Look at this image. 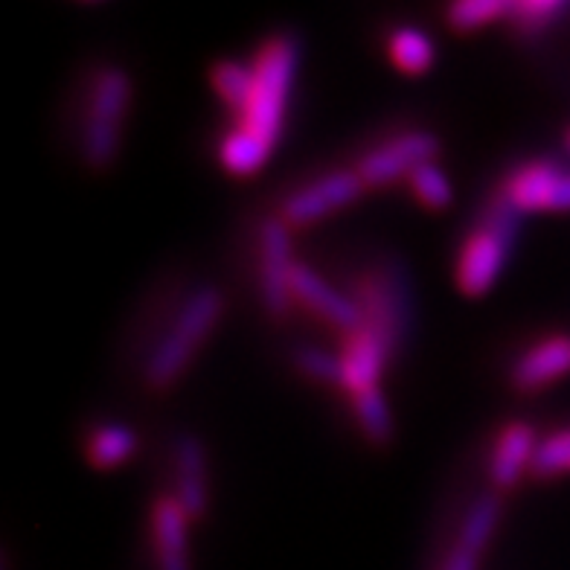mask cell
I'll list each match as a JSON object with an SVG mask.
<instances>
[{"label":"cell","instance_id":"6da1fadb","mask_svg":"<svg viewBox=\"0 0 570 570\" xmlns=\"http://www.w3.org/2000/svg\"><path fill=\"white\" fill-rule=\"evenodd\" d=\"M254 85L236 122L218 140V164L233 178H250L263 169L277 149L285 126V111L301 70V41L288 32L265 38L250 59Z\"/></svg>","mask_w":570,"mask_h":570},{"label":"cell","instance_id":"7a4b0ae2","mask_svg":"<svg viewBox=\"0 0 570 570\" xmlns=\"http://www.w3.org/2000/svg\"><path fill=\"white\" fill-rule=\"evenodd\" d=\"M222 315H225V294L218 292L216 285H202L189 294L158 338V344L146 355V364H142L146 387L158 393L169 391L202 353V346L216 332Z\"/></svg>","mask_w":570,"mask_h":570},{"label":"cell","instance_id":"3957f363","mask_svg":"<svg viewBox=\"0 0 570 570\" xmlns=\"http://www.w3.org/2000/svg\"><path fill=\"white\" fill-rule=\"evenodd\" d=\"M131 99H135V82L120 65H102L90 79L82 128H79V151L94 173L108 169L120 155Z\"/></svg>","mask_w":570,"mask_h":570},{"label":"cell","instance_id":"277c9868","mask_svg":"<svg viewBox=\"0 0 570 570\" xmlns=\"http://www.w3.org/2000/svg\"><path fill=\"white\" fill-rule=\"evenodd\" d=\"M518 225H521V213L512 210L501 196L492 198L481 225L465 236L458 250L454 283H458L460 294L483 297L492 292L501 271L507 268V259L515 250Z\"/></svg>","mask_w":570,"mask_h":570},{"label":"cell","instance_id":"5b68a950","mask_svg":"<svg viewBox=\"0 0 570 570\" xmlns=\"http://www.w3.org/2000/svg\"><path fill=\"white\" fill-rule=\"evenodd\" d=\"M353 301L358 303L364 326L373 330L396 353L416 321V297H413L411 277L399 268V263L379 265L358 279Z\"/></svg>","mask_w":570,"mask_h":570},{"label":"cell","instance_id":"8992f818","mask_svg":"<svg viewBox=\"0 0 570 570\" xmlns=\"http://www.w3.org/2000/svg\"><path fill=\"white\" fill-rule=\"evenodd\" d=\"M364 189H367V184L361 180L358 169H332V173L308 180L294 193H288L279 204L277 216L292 230L312 227L326 216H332V213L344 210L353 202H358Z\"/></svg>","mask_w":570,"mask_h":570},{"label":"cell","instance_id":"52a82bcc","mask_svg":"<svg viewBox=\"0 0 570 570\" xmlns=\"http://www.w3.org/2000/svg\"><path fill=\"white\" fill-rule=\"evenodd\" d=\"M259 294L271 317H285L294 306L292 271L297 265L292 250V227L279 216L263 218L259 225Z\"/></svg>","mask_w":570,"mask_h":570},{"label":"cell","instance_id":"ba28073f","mask_svg":"<svg viewBox=\"0 0 570 570\" xmlns=\"http://www.w3.org/2000/svg\"><path fill=\"white\" fill-rule=\"evenodd\" d=\"M440 155V140L431 131H405L370 149L358 160L361 180L370 187H387L396 178H411L413 169L431 164Z\"/></svg>","mask_w":570,"mask_h":570},{"label":"cell","instance_id":"9c48e42d","mask_svg":"<svg viewBox=\"0 0 570 570\" xmlns=\"http://www.w3.org/2000/svg\"><path fill=\"white\" fill-rule=\"evenodd\" d=\"M292 294L294 303H301L312 315L321 317L323 323H330L344 335L364 330V317H361L358 303L353 301V294H344L341 288L323 279L312 265L297 263L292 271Z\"/></svg>","mask_w":570,"mask_h":570},{"label":"cell","instance_id":"30bf717a","mask_svg":"<svg viewBox=\"0 0 570 570\" xmlns=\"http://www.w3.org/2000/svg\"><path fill=\"white\" fill-rule=\"evenodd\" d=\"M393 355L396 353L391 346L367 326L346 335L344 350H341V391L350 399L375 391Z\"/></svg>","mask_w":570,"mask_h":570},{"label":"cell","instance_id":"8fae6325","mask_svg":"<svg viewBox=\"0 0 570 570\" xmlns=\"http://www.w3.org/2000/svg\"><path fill=\"white\" fill-rule=\"evenodd\" d=\"M189 521L173 495H158L151 503L149 533L155 570H193L189 562Z\"/></svg>","mask_w":570,"mask_h":570},{"label":"cell","instance_id":"7c38bea8","mask_svg":"<svg viewBox=\"0 0 570 570\" xmlns=\"http://www.w3.org/2000/svg\"><path fill=\"white\" fill-rule=\"evenodd\" d=\"M173 498L178 501L180 510L187 512L189 521H198L210 503V472H207V449H204L202 440L193 434L180 436L173 451Z\"/></svg>","mask_w":570,"mask_h":570},{"label":"cell","instance_id":"4fadbf2b","mask_svg":"<svg viewBox=\"0 0 570 570\" xmlns=\"http://www.w3.org/2000/svg\"><path fill=\"white\" fill-rule=\"evenodd\" d=\"M535 428L524 420H512L501 428L492 458H489V481L495 489H512L530 469H533L535 449H539Z\"/></svg>","mask_w":570,"mask_h":570},{"label":"cell","instance_id":"5bb4252c","mask_svg":"<svg viewBox=\"0 0 570 570\" xmlns=\"http://www.w3.org/2000/svg\"><path fill=\"white\" fill-rule=\"evenodd\" d=\"M564 375H570V335L559 332V335L541 338L527 353L518 355V361L512 364L510 382L515 391L535 393L564 379Z\"/></svg>","mask_w":570,"mask_h":570},{"label":"cell","instance_id":"9a60e30c","mask_svg":"<svg viewBox=\"0 0 570 570\" xmlns=\"http://www.w3.org/2000/svg\"><path fill=\"white\" fill-rule=\"evenodd\" d=\"M501 521V503L495 495H481L469 507L465 521L460 527L458 541L449 550L443 570H478L483 550L495 535V527Z\"/></svg>","mask_w":570,"mask_h":570},{"label":"cell","instance_id":"2e32d148","mask_svg":"<svg viewBox=\"0 0 570 570\" xmlns=\"http://www.w3.org/2000/svg\"><path fill=\"white\" fill-rule=\"evenodd\" d=\"M137 445L140 440H137L135 428L122 425V422H102L90 431L88 443H85V458H88L90 469L111 472L135 458Z\"/></svg>","mask_w":570,"mask_h":570},{"label":"cell","instance_id":"e0dca14e","mask_svg":"<svg viewBox=\"0 0 570 570\" xmlns=\"http://www.w3.org/2000/svg\"><path fill=\"white\" fill-rule=\"evenodd\" d=\"M387 56L402 73L422 76L434 68L436 47L428 32L416 30V27H396L387 36Z\"/></svg>","mask_w":570,"mask_h":570},{"label":"cell","instance_id":"ac0fdd59","mask_svg":"<svg viewBox=\"0 0 570 570\" xmlns=\"http://www.w3.org/2000/svg\"><path fill=\"white\" fill-rule=\"evenodd\" d=\"M353 402L355 425L361 428V434L367 436L373 445H387L393 440V411L384 399L382 387L361 393V396L350 399Z\"/></svg>","mask_w":570,"mask_h":570},{"label":"cell","instance_id":"d6986e66","mask_svg":"<svg viewBox=\"0 0 570 570\" xmlns=\"http://www.w3.org/2000/svg\"><path fill=\"white\" fill-rule=\"evenodd\" d=\"M210 82L216 97L222 99L230 114H239L245 106V99L254 85V68L250 61H236V59H222L210 68Z\"/></svg>","mask_w":570,"mask_h":570},{"label":"cell","instance_id":"ffe728a7","mask_svg":"<svg viewBox=\"0 0 570 570\" xmlns=\"http://www.w3.org/2000/svg\"><path fill=\"white\" fill-rule=\"evenodd\" d=\"M407 189L411 196L428 207V210L443 213L449 210L451 202H454V187H451V178L445 175V169L436 160L431 164H422L420 169H413L411 178H407Z\"/></svg>","mask_w":570,"mask_h":570},{"label":"cell","instance_id":"44dd1931","mask_svg":"<svg viewBox=\"0 0 570 570\" xmlns=\"http://www.w3.org/2000/svg\"><path fill=\"white\" fill-rule=\"evenodd\" d=\"M510 3L512 0H460L445 9V21L454 32L483 30L510 16Z\"/></svg>","mask_w":570,"mask_h":570},{"label":"cell","instance_id":"7402d4cb","mask_svg":"<svg viewBox=\"0 0 570 570\" xmlns=\"http://www.w3.org/2000/svg\"><path fill=\"white\" fill-rule=\"evenodd\" d=\"M568 9L570 3H564V0H512L507 21L521 36H539L548 27H553L556 18H562Z\"/></svg>","mask_w":570,"mask_h":570},{"label":"cell","instance_id":"603a6c76","mask_svg":"<svg viewBox=\"0 0 570 570\" xmlns=\"http://www.w3.org/2000/svg\"><path fill=\"white\" fill-rule=\"evenodd\" d=\"M530 474L539 478V481H553V478L570 474V425L541 436Z\"/></svg>","mask_w":570,"mask_h":570},{"label":"cell","instance_id":"cb8c5ba5","mask_svg":"<svg viewBox=\"0 0 570 570\" xmlns=\"http://www.w3.org/2000/svg\"><path fill=\"white\" fill-rule=\"evenodd\" d=\"M294 361H297V370L312 382L341 387V353H330L323 346H301Z\"/></svg>","mask_w":570,"mask_h":570},{"label":"cell","instance_id":"d4e9b609","mask_svg":"<svg viewBox=\"0 0 570 570\" xmlns=\"http://www.w3.org/2000/svg\"><path fill=\"white\" fill-rule=\"evenodd\" d=\"M570 210V169L562 166L559 180H556L553 196H550V210L548 213H568Z\"/></svg>","mask_w":570,"mask_h":570},{"label":"cell","instance_id":"484cf974","mask_svg":"<svg viewBox=\"0 0 570 570\" xmlns=\"http://www.w3.org/2000/svg\"><path fill=\"white\" fill-rule=\"evenodd\" d=\"M568 146H570V131H568Z\"/></svg>","mask_w":570,"mask_h":570}]
</instances>
